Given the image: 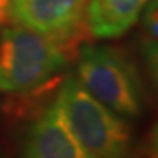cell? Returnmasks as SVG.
I'll return each mask as SVG.
<instances>
[{
  "label": "cell",
  "mask_w": 158,
  "mask_h": 158,
  "mask_svg": "<svg viewBox=\"0 0 158 158\" xmlns=\"http://www.w3.org/2000/svg\"><path fill=\"white\" fill-rule=\"evenodd\" d=\"M141 54L148 70L149 79L158 91V40H149L142 44Z\"/></svg>",
  "instance_id": "obj_7"
},
{
  "label": "cell",
  "mask_w": 158,
  "mask_h": 158,
  "mask_svg": "<svg viewBox=\"0 0 158 158\" xmlns=\"http://www.w3.org/2000/svg\"><path fill=\"white\" fill-rule=\"evenodd\" d=\"M88 0H12L10 22L53 40L72 59L92 35L86 22Z\"/></svg>",
  "instance_id": "obj_4"
},
{
  "label": "cell",
  "mask_w": 158,
  "mask_h": 158,
  "mask_svg": "<svg viewBox=\"0 0 158 158\" xmlns=\"http://www.w3.org/2000/svg\"><path fill=\"white\" fill-rule=\"evenodd\" d=\"M72 57L53 40L21 25L0 32V92L23 95L50 84Z\"/></svg>",
  "instance_id": "obj_2"
},
{
  "label": "cell",
  "mask_w": 158,
  "mask_h": 158,
  "mask_svg": "<svg viewBox=\"0 0 158 158\" xmlns=\"http://www.w3.org/2000/svg\"><path fill=\"white\" fill-rule=\"evenodd\" d=\"M149 0H88L86 22L92 38H118L141 18Z\"/></svg>",
  "instance_id": "obj_6"
},
{
  "label": "cell",
  "mask_w": 158,
  "mask_h": 158,
  "mask_svg": "<svg viewBox=\"0 0 158 158\" xmlns=\"http://www.w3.org/2000/svg\"><path fill=\"white\" fill-rule=\"evenodd\" d=\"M75 138L92 158H127L132 129L120 114L97 100L76 76L62 82L56 98Z\"/></svg>",
  "instance_id": "obj_1"
},
{
  "label": "cell",
  "mask_w": 158,
  "mask_h": 158,
  "mask_svg": "<svg viewBox=\"0 0 158 158\" xmlns=\"http://www.w3.org/2000/svg\"><path fill=\"white\" fill-rule=\"evenodd\" d=\"M141 16L143 29L152 40H158V0H149Z\"/></svg>",
  "instance_id": "obj_8"
},
{
  "label": "cell",
  "mask_w": 158,
  "mask_h": 158,
  "mask_svg": "<svg viewBox=\"0 0 158 158\" xmlns=\"http://www.w3.org/2000/svg\"><path fill=\"white\" fill-rule=\"evenodd\" d=\"M76 79L97 100L122 117L142 114V82L135 64L122 50L110 45H81Z\"/></svg>",
  "instance_id": "obj_3"
},
{
  "label": "cell",
  "mask_w": 158,
  "mask_h": 158,
  "mask_svg": "<svg viewBox=\"0 0 158 158\" xmlns=\"http://www.w3.org/2000/svg\"><path fill=\"white\" fill-rule=\"evenodd\" d=\"M12 0H0V29L10 23Z\"/></svg>",
  "instance_id": "obj_9"
},
{
  "label": "cell",
  "mask_w": 158,
  "mask_h": 158,
  "mask_svg": "<svg viewBox=\"0 0 158 158\" xmlns=\"http://www.w3.org/2000/svg\"><path fill=\"white\" fill-rule=\"evenodd\" d=\"M148 151L152 158H158V123L154 126L151 136H149V143H148Z\"/></svg>",
  "instance_id": "obj_10"
},
{
  "label": "cell",
  "mask_w": 158,
  "mask_h": 158,
  "mask_svg": "<svg viewBox=\"0 0 158 158\" xmlns=\"http://www.w3.org/2000/svg\"><path fill=\"white\" fill-rule=\"evenodd\" d=\"M22 158H92L69 127L57 101L51 102L27 130Z\"/></svg>",
  "instance_id": "obj_5"
}]
</instances>
